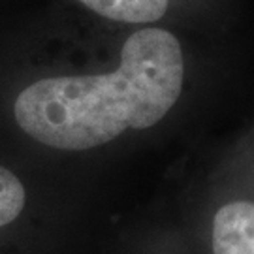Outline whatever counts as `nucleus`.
<instances>
[{
  "label": "nucleus",
  "instance_id": "obj_1",
  "mask_svg": "<svg viewBox=\"0 0 254 254\" xmlns=\"http://www.w3.org/2000/svg\"><path fill=\"white\" fill-rule=\"evenodd\" d=\"M183 75L179 40L164 28H143L125 42L117 70L40 79L21 91L13 117L51 149L89 151L166 117L181 94Z\"/></svg>",
  "mask_w": 254,
  "mask_h": 254
},
{
  "label": "nucleus",
  "instance_id": "obj_2",
  "mask_svg": "<svg viewBox=\"0 0 254 254\" xmlns=\"http://www.w3.org/2000/svg\"><path fill=\"white\" fill-rule=\"evenodd\" d=\"M213 254H254V203L230 201L213 220Z\"/></svg>",
  "mask_w": 254,
  "mask_h": 254
},
{
  "label": "nucleus",
  "instance_id": "obj_3",
  "mask_svg": "<svg viewBox=\"0 0 254 254\" xmlns=\"http://www.w3.org/2000/svg\"><path fill=\"white\" fill-rule=\"evenodd\" d=\"M106 19L121 23L158 21L168 9L170 0H77Z\"/></svg>",
  "mask_w": 254,
  "mask_h": 254
},
{
  "label": "nucleus",
  "instance_id": "obj_4",
  "mask_svg": "<svg viewBox=\"0 0 254 254\" xmlns=\"http://www.w3.org/2000/svg\"><path fill=\"white\" fill-rule=\"evenodd\" d=\"M27 201L23 183L13 172L0 166V228L13 222L21 215Z\"/></svg>",
  "mask_w": 254,
  "mask_h": 254
}]
</instances>
